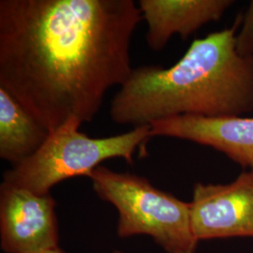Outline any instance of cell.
Returning a JSON list of instances; mask_svg holds the SVG:
<instances>
[{
	"instance_id": "obj_1",
	"label": "cell",
	"mask_w": 253,
	"mask_h": 253,
	"mask_svg": "<svg viewBox=\"0 0 253 253\" xmlns=\"http://www.w3.org/2000/svg\"><path fill=\"white\" fill-rule=\"evenodd\" d=\"M133 0H1L0 87L51 132L91 122L132 73Z\"/></svg>"
},
{
	"instance_id": "obj_2",
	"label": "cell",
	"mask_w": 253,
	"mask_h": 253,
	"mask_svg": "<svg viewBox=\"0 0 253 253\" xmlns=\"http://www.w3.org/2000/svg\"><path fill=\"white\" fill-rule=\"evenodd\" d=\"M242 23L192 42L172 67L132 70L113 98L112 120L121 126L150 125L178 116L240 117L253 111V58L235 50Z\"/></svg>"
},
{
	"instance_id": "obj_3",
	"label": "cell",
	"mask_w": 253,
	"mask_h": 253,
	"mask_svg": "<svg viewBox=\"0 0 253 253\" xmlns=\"http://www.w3.org/2000/svg\"><path fill=\"white\" fill-rule=\"evenodd\" d=\"M81 120L68 118L49 133L35 153L4 172L3 182L38 195L50 194L62 181L87 176L100 163L120 158L133 164L139 149L146 155V144L152 138L150 125L133 127L126 133L93 138L80 131Z\"/></svg>"
},
{
	"instance_id": "obj_4",
	"label": "cell",
	"mask_w": 253,
	"mask_h": 253,
	"mask_svg": "<svg viewBox=\"0 0 253 253\" xmlns=\"http://www.w3.org/2000/svg\"><path fill=\"white\" fill-rule=\"evenodd\" d=\"M93 190L118 212L121 238L146 235L167 253H195L198 244L190 220V203L155 188L149 180L99 166L91 172Z\"/></svg>"
},
{
	"instance_id": "obj_5",
	"label": "cell",
	"mask_w": 253,
	"mask_h": 253,
	"mask_svg": "<svg viewBox=\"0 0 253 253\" xmlns=\"http://www.w3.org/2000/svg\"><path fill=\"white\" fill-rule=\"evenodd\" d=\"M190 205L191 227L198 241L253 238V170L229 184L197 183Z\"/></svg>"
},
{
	"instance_id": "obj_6",
	"label": "cell",
	"mask_w": 253,
	"mask_h": 253,
	"mask_svg": "<svg viewBox=\"0 0 253 253\" xmlns=\"http://www.w3.org/2000/svg\"><path fill=\"white\" fill-rule=\"evenodd\" d=\"M56 202L9 185L0 186V246L6 253H41L58 247Z\"/></svg>"
},
{
	"instance_id": "obj_7",
	"label": "cell",
	"mask_w": 253,
	"mask_h": 253,
	"mask_svg": "<svg viewBox=\"0 0 253 253\" xmlns=\"http://www.w3.org/2000/svg\"><path fill=\"white\" fill-rule=\"evenodd\" d=\"M150 134L187 140L226 155L242 167L253 165V118L178 116L154 121Z\"/></svg>"
},
{
	"instance_id": "obj_8",
	"label": "cell",
	"mask_w": 253,
	"mask_h": 253,
	"mask_svg": "<svg viewBox=\"0 0 253 253\" xmlns=\"http://www.w3.org/2000/svg\"><path fill=\"white\" fill-rule=\"evenodd\" d=\"M232 0H139L138 7L147 25L146 43L162 51L173 35L187 40L204 25L218 21Z\"/></svg>"
},
{
	"instance_id": "obj_9",
	"label": "cell",
	"mask_w": 253,
	"mask_h": 253,
	"mask_svg": "<svg viewBox=\"0 0 253 253\" xmlns=\"http://www.w3.org/2000/svg\"><path fill=\"white\" fill-rule=\"evenodd\" d=\"M49 131L9 92L0 87V158L13 166L43 145Z\"/></svg>"
},
{
	"instance_id": "obj_10",
	"label": "cell",
	"mask_w": 253,
	"mask_h": 253,
	"mask_svg": "<svg viewBox=\"0 0 253 253\" xmlns=\"http://www.w3.org/2000/svg\"><path fill=\"white\" fill-rule=\"evenodd\" d=\"M240 30L235 35V50L242 57L253 58V0L242 18Z\"/></svg>"
},
{
	"instance_id": "obj_11",
	"label": "cell",
	"mask_w": 253,
	"mask_h": 253,
	"mask_svg": "<svg viewBox=\"0 0 253 253\" xmlns=\"http://www.w3.org/2000/svg\"><path fill=\"white\" fill-rule=\"evenodd\" d=\"M65 253L64 251H62L59 247H56V248H54V249H51V250H48V251H45V252H43V253Z\"/></svg>"
},
{
	"instance_id": "obj_12",
	"label": "cell",
	"mask_w": 253,
	"mask_h": 253,
	"mask_svg": "<svg viewBox=\"0 0 253 253\" xmlns=\"http://www.w3.org/2000/svg\"><path fill=\"white\" fill-rule=\"evenodd\" d=\"M121 253V252H115V253Z\"/></svg>"
},
{
	"instance_id": "obj_13",
	"label": "cell",
	"mask_w": 253,
	"mask_h": 253,
	"mask_svg": "<svg viewBox=\"0 0 253 253\" xmlns=\"http://www.w3.org/2000/svg\"><path fill=\"white\" fill-rule=\"evenodd\" d=\"M252 169H253V166H252Z\"/></svg>"
}]
</instances>
